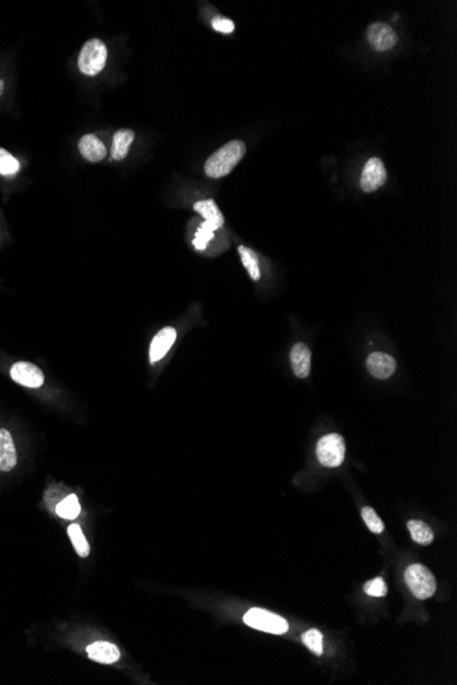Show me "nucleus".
I'll list each match as a JSON object with an SVG mask.
<instances>
[{"mask_svg": "<svg viewBox=\"0 0 457 685\" xmlns=\"http://www.w3.org/2000/svg\"><path fill=\"white\" fill-rule=\"evenodd\" d=\"M247 151L245 142L241 140H233L221 147L205 162V174L210 178H222L230 174L233 168L241 162Z\"/></svg>", "mask_w": 457, "mask_h": 685, "instance_id": "obj_1", "label": "nucleus"}, {"mask_svg": "<svg viewBox=\"0 0 457 685\" xmlns=\"http://www.w3.org/2000/svg\"><path fill=\"white\" fill-rule=\"evenodd\" d=\"M106 62L107 47L101 40L92 38L84 44L78 57V67L81 73L87 75H96L104 68Z\"/></svg>", "mask_w": 457, "mask_h": 685, "instance_id": "obj_2", "label": "nucleus"}, {"mask_svg": "<svg viewBox=\"0 0 457 685\" xmlns=\"http://www.w3.org/2000/svg\"><path fill=\"white\" fill-rule=\"evenodd\" d=\"M405 582L418 599H428L435 594L437 582L433 573L421 564H412L405 570Z\"/></svg>", "mask_w": 457, "mask_h": 685, "instance_id": "obj_3", "label": "nucleus"}, {"mask_svg": "<svg viewBox=\"0 0 457 685\" xmlns=\"http://www.w3.org/2000/svg\"><path fill=\"white\" fill-rule=\"evenodd\" d=\"M319 462L327 468H337L345 458V441L338 434H328L319 439L317 445Z\"/></svg>", "mask_w": 457, "mask_h": 685, "instance_id": "obj_4", "label": "nucleus"}, {"mask_svg": "<svg viewBox=\"0 0 457 685\" xmlns=\"http://www.w3.org/2000/svg\"><path fill=\"white\" fill-rule=\"evenodd\" d=\"M244 622L251 628L259 629L263 632H268V633H274V635L286 633L289 629L288 621L285 619H282L274 613H270L267 610L258 609V607L251 609L244 616Z\"/></svg>", "mask_w": 457, "mask_h": 685, "instance_id": "obj_5", "label": "nucleus"}, {"mask_svg": "<svg viewBox=\"0 0 457 685\" xmlns=\"http://www.w3.org/2000/svg\"><path fill=\"white\" fill-rule=\"evenodd\" d=\"M388 174L384 162L379 158H371L364 164L360 185L365 193H372L378 191L386 182Z\"/></svg>", "mask_w": 457, "mask_h": 685, "instance_id": "obj_6", "label": "nucleus"}, {"mask_svg": "<svg viewBox=\"0 0 457 685\" xmlns=\"http://www.w3.org/2000/svg\"><path fill=\"white\" fill-rule=\"evenodd\" d=\"M10 376L18 385L29 389H38L44 385V374L41 369L28 361H18L11 365Z\"/></svg>", "mask_w": 457, "mask_h": 685, "instance_id": "obj_7", "label": "nucleus"}, {"mask_svg": "<svg viewBox=\"0 0 457 685\" xmlns=\"http://www.w3.org/2000/svg\"><path fill=\"white\" fill-rule=\"evenodd\" d=\"M367 38L377 51H388L397 44V34L392 27L384 22L371 24L367 29Z\"/></svg>", "mask_w": 457, "mask_h": 685, "instance_id": "obj_8", "label": "nucleus"}, {"mask_svg": "<svg viewBox=\"0 0 457 685\" xmlns=\"http://www.w3.org/2000/svg\"><path fill=\"white\" fill-rule=\"evenodd\" d=\"M177 339V330L173 327H164L152 339L150 346V361L151 364L164 359L167 352L171 349Z\"/></svg>", "mask_w": 457, "mask_h": 685, "instance_id": "obj_9", "label": "nucleus"}, {"mask_svg": "<svg viewBox=\"0 0 457 685\" xmlns=\"http://www.w3.org/2000/svg\"><path fill=\"white\" fill-rule=\"evenodd\" d=\"M368 372L377 379H388L396 371V360L392 356L381 352L371 353L365 361Z\"/></svg>", "mask_w": 457, "mask_h": 685, "instance_id": "obj_10", "label": "nucleus"}, {"mask_svg": "<svg viewBox=\"0 0 457 685\" xmlns=\"http://www.w3.org/2000/svg\"><path fill=\"white\" fill-rule=\"evenodd\" d=\"M18 462L17 449L10 431L0 428V471L11 472Z\"/></svg>", "mask_w": 457, "mask_h": 685, "instance_id": "obj_11", "label": "nucleus"}, {"mask_svg": "<svg viewBox=\"0 0 457 685\" xmlns=\"http://www.w3.org/2000/svg\"><path fill=\"white\" fill-rule=\"evenodd\" d=\"M291 364L294 375L305 379L311 372V351L305 344H296L291 351Z\"/></svg>", "mask_w": 457, "mask_h": 685, "instance_id": "obj_12", "label": "nucleus"}, {"mask_svg": "<svg viewBox=\"0 0 457 685\" xmlns=\"http://www.w3.org/2000/svg\"><path fill=\"white\" fill-rule=\"evenodd\" d=\"M88 656L103 665L115 663L121 658V651L118 647L110 642H95L87 647Z\"/></svg>", "mask_w": 457, "mask_h": 685, "instance_id": "obj_13", "label": "nucleus"}, {"mask_svg": "<svg viewBox=\"0 0 457 685\" xmlns=\"http://www.w3.org/2000/svg\"><path fill=\"white\" fill-rule=\"evenodd\" d=\"M78 149L82 158L88 162H100L107 155V149L104 144L94 134L84 135L78 142Z\"/></svg>", "mask_w": 457, "mask_h": 685, "instance_id": "obj_14", "label": "nucleus"}, {"mask_svg": "<svg viewBox=\"0 0 457 685\" xmlns=\"http://www.w3.org/2000/svg\"><path fill=\"white\" fill-rule=\"evenodd\" d=\"M194 208L205 219V223L210 225L214 230H218V228L224 226L225 218H224L222 212L219 211V208L217 207L214 200L197 201L196 204L194 205Z\"/></svg>", "mask_w": 457, "mask_h": 685, "instance_id": "obj_15", "label": "nucleus"}, {"mask_svg": "<svg viewBox=\"0 0 457 685\" xmlns=\"http://www.w3.org/2000/svg\"><path fill=\"white\" fill-rule=\"evenodd\" d=\"M133 140H134V133L129 129L117 131L113 140V151H111L113 159L115 161L125 159L131 149Z\"/></svg>", "mask_w": 457, "mask_h": 685, "instance_id": "obj_16", "label": "nucleus"}, {"mask_svg": "<svg viewBox=\"0 0 457 685\" xmlns=\"http://www.w3.org/2000/svg\"><path fill=\"white\" fill-rule=\"evenodd\" d=\"M408 529L411 532L414 542H416L418 545L427 546L434 540V532L426 522L421 520H411L408 522Z\"/></svg>", "mask_w": 457, "mask_h": 685, "instance_id": "obj_17", "label": "nucleus"}, {"mask_svg": "<svg viewBox=\"0 0 457 685\" xmlns=\"http://www.w3.org/2000/svg\"><path fill=\"white\" fill-rule=\"evenodd\" d=\"M67 533H68V538H70L73 547L77 552V554L82 557V558L88 557L91 553V547H89V543H88L85 535L82 533L81 526L78 524H71L67 528Z\"/></svg>", "mask_w": 457, "mask_h": 685, "instance_id": "obj_18", "label": "nucleus"}, {"mask_svg": "<svg viewBox=\"0 0 457 685\" xmlns=\"http://www.w3.org/2000/svg\"><path fill=\"white\" fill-rule=\"evenodd\" d=\"M238 253H240V258L242 260L244 267L247 268L249 277L254 281H259L261 279V267H259V260H258L256 253L244 245L238 246Z\"/></svg>", "mask_w": 457, "mask_h": 685, "instance_id": "obj_19", "label": "nucleus"}, {"mask_svg": "<svg viewBox=\"0 0 457 685\" xmlns=\"http://www.w3.org/2000/svg\"><path fill=\"white\" fill-rule=\"evenodd\" d=\"M57 513L59 517L66 519V520L77 519L81 513V506H80L77 495L71 494V495L66 496L62 502H59L57 506Z\"/></svg>", "mask_w": 457, "mask_h": 685, "instance_id": "obj_20", "label": "nucleus"}, {"mask_svg": "<svg viewBox=\"0 0 457 685\" xmlns=\"http://www.w3.org/2000/svg\"><path fill=\"white\" fill-rule=\"evenodd\" d=\"M304 645L317 655L324 654V636L318 629H310L303 635Z\"/></svg>", "mask_w": 457, "mask_h": 685, "instance_id": "obj_21", "label": "nucleus"}, {"mask_svg": "<svg viewBox=\"0 0 457 685\" xmlns=\"http://www.w3.org/2000/svg\"><path fill=\"white\" fill-rule=\"evenodd\" d=\"M18 171H20V162L6 149L0 148V174L8 177V175H14Z\"/></svg>", "mask_w": 457, "mask_h": 685, "instance_id": "obj_22", "label": "nucleus"}, {"mask_svg": "<svg viewBox=\"0 0 457 685\" xmlns=\"http://www.w3.org/2000/svg\"><path fill=\"white\" fill-rule=\"evenodd\" d=\"M361 517L363 520L365 522V525L368 526V529L374 533H382L384 529H385V525L382 520L379 519V516L377 515V512L371 508H363L361 510Z\"/></svg>", "mask_w": 457, "mask_h": 685, "instance_id": "obj_23", "label": "nucleus"}, {"mask_svg": "<svg viewBox=\"0 0 457 685\" xmlns=\"http://www.w3.org/2000/svg\"><path fill=\"white\" fill-rule=\"evenodd\" d=\"M214 231L215 230L211 228L210 225H207L205 222L200 226V228L197 230L196 237L194 240V245L196 246L197 249H200V251L205 249L208 241L212 240V237H214Z\"/></svg>", "mask_w": 457, "mask_h": 685, "instance_id": "obj_24", "label": "nucleus"}, {"mask_svg": "<svg viewBox=\"0 0 457 685\" xmlns=\"http://www.w3.org/2000/svg\"><path fill=\"white\" fill-rule=\"evenodd\" d=\"M364 591L370 596H385L386 592H388V588H386V584H385L384 579L377 577V579H374L371 582H367L364 584Z\"/></svg>", "mask_w": 457, "mask_h": 685, "instance_id": "obj_25", "label": "nucleus"}, {"mask_svg": "<svg viewBox=\"0 0 457 685\" xmlns=\"http://www.w3.org/2000/svg\"><path fill=\"white\" fill-rule=\"evenodd\" d=\"M212 28L217 31V32L225 33V34H228V33L233 32L234 31V22L230 21L228 18H224V17H215L212 20Z\"/></svg>", "mask_w": 457, "mask_h": 685, "instance_id": "obj_26", "label": "nucleus"}, {"mask_svg": "<svg viewBox=\"0 0 457 685\" xmlns=\"http://www.w3.org/2000/svg\"><path fill=\"white\" fill-rule=\"evenodd\" d=\"M3 91H4V82H3L1 80H0V96H1V94H3Z\"/></svg>", "mask_w": 457, "mask_h": 685, "instance_id": "obj_27", "label": "nucleus"}]
</instances>
